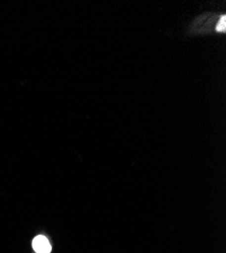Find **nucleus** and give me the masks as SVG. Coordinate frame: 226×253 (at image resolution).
Listing matches in <instances>:
<instances>
[{
	"mask_svg": "<svg viewBox=\"0 0 226 253\" xmlns=\"http://www.w3.org/2000/svg\"><path fill=\"white\" fill-rule=\"evenodd\" d=\"M34 250L37 253H50L51 252V245L48 239L45 236H37L33 241Z\"/></svg>",
	"mask_w": 226,
	"mask_h": 253,
	"instance_id": "obj_1",
	"label": "nucleus"
},
{
	"mask_svg": "<svg viewBox=\"0 0 226 253\" xmlns=\"http://www.w3.org/2000/svg\"><path fill=\"white\" fill-rule=\"evenodd\" d=\"M216 30L218 32H225V30H226V17H225V15H223L221 17V19L219 20Z\"/></svg>",
	"mask_w": 226,
	"mask_h": 253,
	"instance_id": "obj_2",
	"label": "nucleus"
}]
</instances>
